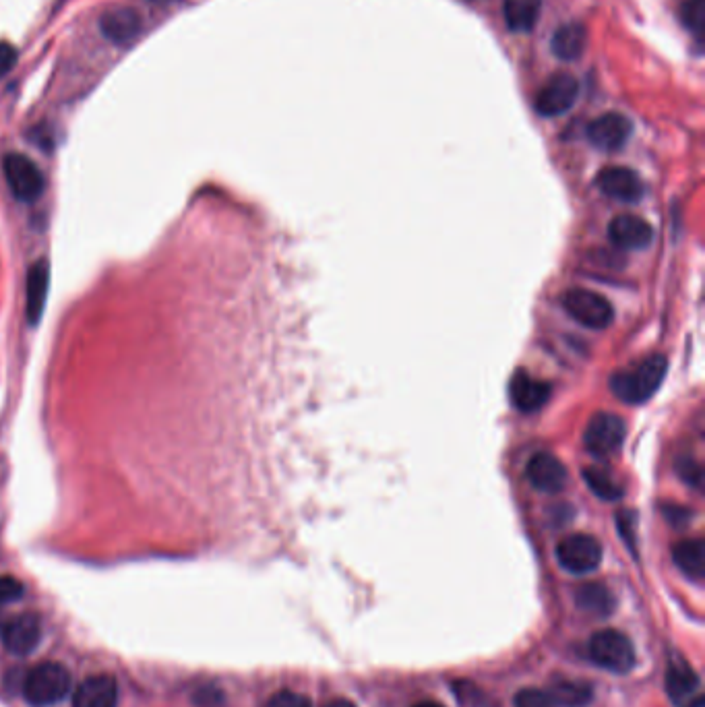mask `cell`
<instances>
[{"instance_id": "cell-24", "label": "cell", "mask_w": 705, "mask_h": 707, "mask_svg": "<svg viewBox=\"0 0 705 707\" xmlns=\"http://www.w3.org/2000/svg\"><path fill=\"white\" fill-rule=\"evenodd\" d=\"M581 476H584L592 493L602 501H608V503L621 501L625 495L623 484L610 472H606L604 468H586Z\"/></svg>"}, {"instance_id": "cell-23", "label": "cell", "mask_w": 705, "mask_h": 707, "mask_svg": "<svg viewBox=\"0 0 705 707\" xmlns=\"http://www.w3.org/2000/svg\"><path fill=\"white\" fill-rule=\"evenodd\" d=\"M557 707H586L594 699V691L584 681L557 679L548 689Z\"/></svg>"}, {"instance_id": "cell-12", "label": "cell", "mask_w": 705, "mask_h": 707, "mask_svg": "<svg viewBox=\"0 0 705 707\" xmlns=\"http://www.w3.org/2000/svg\"><path fill=\"white\" fill-rule=\"evenodd\" d=\"M596 184L602 195L621 203H637L643 197V182L639 174L625 166H608L600 170Z\"/></svg>"}, {"instance_id": "cell-6", "label": "cell", "mask_w": 705, "mask_h": 707, "mask_svg": "<svg viewBox=\"0 0 705 707\" xmlns=\"http://www.w3.org/2000/svg\"><path fill=\"white\" fill-rule=\"evenodd\" d=\"M5 178L13 195L23 203H34L44 195L46 178L38 164L23 156V153H9L3 162Z\"/></svg>"}, {"instance_id": "cell-35", "label": "cell", "mask_w": 705, "mask_h": 707, "mask_svg": "<svg viewBox=\"0 0 705 707\" xmlns=\"http://www.w3.org/2000/svg\"><path fill=\"white\" fill-rule=\"evenodd\" d=\"M3 625H5V623H0V631H3Z\"/></svg>"}, {"instance_id": "cell-20", "label": "cell", "mask_w": 705, "mask_h": 707, "mask_svg": "<svg viewBox=\"0 0 705 707\" xmlns=\"http://www.w3.org/2000/svg\"><path fill=\"white\" fill-rule=\"evenodd\" d=\"M575 604L579 610H584L596 619H606L617 608V598L612 594L604 583L592 581L584 583L575 594Z\"/></svg>"}, {"instance_id": "cell-14", "label": "cell", "mask_w": 705, "mask_h": 707, "mask_svg": "<svg viewBox=\"0 0 705 707\" xmlns=\"http://www.w3.org/2000/svg\"><path fill=\"white\" fill-rule=\"evenodd\" d=\"M509 395L511 402L519 412H538L550 397V385L546 381H540L532 377L526 371H517L511 379L509 385Z\"/></svg>"}, {"instance_id": "cell-34", "label": "cell", "mask_w": 705, "mask_h": 707, "mask_svg": "<svg viewBox=\"0 0 705 707\" xmlns=\"http://www.w3.org/2000/svg\"><path fill=\"white\" fill-rule=\"evenodd\" d=\"M151 3H158V5H166V3H170V0H151Z\"/></svg>"}, {"instance_id": "cell-16", "label": "cell", "mask_w": 705, "mask_h": 707, "mask_svg": "<svg viewBox=\"0 0 705 707\" xmlns=\"http://www.w3.org/2000/svg\"><path fill=\"white\" fill-rule=\"evenodd\" d=\"M118 685L110 674H94L73 693V707H116Z\"/></svg>"}, {"instance_id": "cell-28", "label": "cell", "mask_w": 705, "mask_h": 707, "mask_svg": "<svg viewBox=\"0 0 705 707\" xmlns=\"http://www.w3.org/2000/svg\"><path fill=\"white\" fill-rule=\"evenodd\" d=\"M23 583L13 575H0V604H11L23 598Z\"/></svg>"}, {"instance_id": "cell-2", "label": "cell", "mask_w": 705, "mask_h": 707, "mask_svg": "<svg viewBox=\"0 0 705 707\" xmlns=\"http://www.w3.org/2000/svg\"><path fill=\"white\" fill-rule=\"evenodd\" d=\"M71 693V672L58 662H42L23 679V697L36 707L65 701Z\"/></svg>"}, {"instance_id": "cell-10", "label": "cell", "mask_w": 705, "mask_h": 707, "mask_svg": "<svg viewBox=\"0 0 705 707\" xmlns=\"http://www.w3.org/2000/svg\"><path fill=\"white\" fill-rule=\"evenodd\" d=\"M608 238L621 251H643L654 240V228L639 215L623 213L610 222Z\"/></svg>"}, {"instance_id": "cell-22", "label": "cell", "mask_w": 705, "mask_h": 707, "mask_svg": "<svg viewBox=\"0 0 705 707\" xmlns=\"http://www.w3.org/2000/svg\"><path fill=\"white\" fill-rule=\"evenodd\" d=\"M542 11V0H503V17L515 34H530Z\"/></svg>"}, {"instance_id": "cell-27", "label": "cell", "mask_w": 705, "mask_h": 707, "mask_svg": "<svg viewBox=\"0 0 705 707\" xmlns=\"http://www.w3.org/2000/svg\"><path fill=\"white\" fill-rule=\"evenodd\" d=\"M263 707H313L311 699L296 691H278L267 699Z\"/></svg>"}, {"instance_id": "cell-32", "label": "cell", "mask_w": 705, "mask_h": 707, "mask_svg": "<svg viewBox=\"0 0 705 707\" xmlns=\"http://www.w3.org/2000/svg\"><path fill=\"white\" fill-rule=\"evenodd\" d=\"M323 707H358L356 703H352L350 699H333L329 703H325Z\"/></svg>"}, {"instance_id": "cell-8", "label": "cell", "mask_w": 705, "mask_h": 707, "mask_svg": "<svg viewBox=\"0 0 705 707\" xmlns=\"http://www.w3.org/2000/svg\"><path fill=\"white\" fill-rule=\"evenodd\" d=\"M579 96V81L571 73L550 77L536 94L534 108L544 118H555L569 112Z\"/></svg>"}, {"instance_id": "cell-18", "label": "cell", "mask_w": 705, "mask_h": 707, "mask_svg": "<svg viewBox=\"0 0 705 707\" xmlns=\"http://www.w3.org/2000/svg\"><path fill=\"white\" fill-rule=\"evenodd\" d=\"M50 286V267L48 261L42 259L29 267L27 273V321L29 325H38L42 313L46 309Z\"/></svg>"}, {"instance_id": "cell-1", "label": "cell", "mask_w": 705, "mask_h": 707, "mask_svg": "<svg viewBox=\"0 0 705 707\" xmlns=\"http://www.w3.org/2000/svg\"><path fill=\"white\" fill-rule=\"evenodd\" d=\"M668 371V360L662 354H652L643 358L627 371H619L610 379V389L621 402L629 406L646 404L648 399L660 389Z\"/></svg>"}, {"instance_id": "cell-11", "label": "cell", "mask_w": 705, "mask_h": 707, "mask_svg": "<svg viewBox=\"0 0 705 707\" xmlns=\"http://www.w3.org/2000/svg\"><path fill=\"white\" fill-rule=\"evenodd\" d=\"M0 637H3L5 648L13 656H29L40 645L42 623L36 614L25 612L7 621L3 625V631H0Z\"/></svg>"}, {"instance_id": "cell-15", "label": "cell", "mask_w": 705, "mask_h": 707, "mask_svg": "<svg viewBox=\"0 0 705 707\" xmlns=\"http://www.w3.org/2000/svg\"><path fill=\"white\" fill-rule=\"evenodd\" d=\"M143 21L139 13L131 7H114L108 9L102 19H100V29L102 34L118 46L131 44L139 34H141Z\"/></svg>"}, {"instance_id": "cell-7", "label": "cell", "mask_w": 705, "mask_h": 707, "mask_svg": "<svg viewBox=\"0 0 705 707\" xmlns=\"http://www.w3.org/2000/svg\"><path fill=\"white\" fill-rule=\"evenodd\" d=\"M627 437V424L621 416L600 412L592 416L584 430V445L596 457L615 455Z\"/></svg>"}, {"instance_id": "cell-21", "label": "cell", "mask_w": 705, "mask_h": 707, "mask_svg": "<svg viewBox=\"0 0 705 707\" xmlns=\"http://www.w3.org/2000/svg\"><path fill=\"white\" fill-rule=\"evenodd\" d=\"M674 565L681 569L691 581H703L705 577V542L701 538L683 540L672 548Z\"/></svg>"}, {"instance_id": "cell-19", "label": "cell", "mask_w": 705, "mask_h": 707, "mask_svg": "<svg viewBox=\"0 0 705 707\" xmlns=\"http://www.w3.org/2000/svg\"><path fill=\"white\" fill-rule=\"evenodd\" d=\"M588 46V32L581 23H565L550 38V50L565 63L577 60L586 52Z\"/></svg>"}, {"instance_id": "cell-29", "label": "cell", "mask_w": 705, "mask_h": 707, "mask_svg": "<svg viewBox=\"0 0 705 707\" xmlns=\"http://www.w3.org/2000/svg\"><path fill=\"white\" fill-rule=\"evenodd\" d=\"M195 703L199 707H222L224 703V695L220 689L216 687H201L197 693H195Z\"/></svg>"}, {"instance_id": "cell-13", "label": "cell", "mask_w": 705, "mask_h": 707, "mask_svg": "<svg viewBox=\"0 0 705 707\" xmlns=\"http://www.w3.org/2000/svg\"><path fill=\"white\" fill-rule=\"evenodd\" d=\"M526 478L538 493L557 495L567 484V470L559 457L550 453H536L528 461Z\"/></svg>"}, {"instance_id": "cell-9", "label": "cell", "mask_w": 705, "mask_h": 707, "mask_svg": "<svg viewBox=\"0 0 705 707\" xmlns=\"http://www.w3.org/2000/svg\"><path fill=\"white\" fill-rule=\"evenodd\" d=\"M633 135V125L625 114L608 112L594 118L588 125V139L600 151H619Z\"/></svg>"}, {"instance_id": "cell-5", "label": "cell", "mask_w": 705, "mask_h": 707, "mask_svg": "<svg viewBox=\"0 0 705 707\" xmlns=\"http://www.w3.org/2000/svg\"><path fill=\"white\" fill-rule=\"evenodd\" d=\"M557 561L571 575H588L602 563L604 550L598 538L590 534H573L557 544Z\"/></svg>"}, {"instance_id": "cell-30", "label": "cell", "mask_w": 705, "mask_h": 707, "mask_svg": "<svg viewBox=\"0 0 705 707\" xmlns=\"http://www.w3.org/2000/svg\"><path fill=\"white\" fill-rule=\"evenodd\" d=\"M17 48L9 42H0V79L11 73L17 63Z\"/></svg>"}, {"instance_id": "cell-3", "label": "cell", "mask_w": 705, "mask_h": 707, "mask_svg": "<svg viewBox=\"0 0 705 707\" xmlns=\"http://www.w3.org/2000/svg\"><path fill=\"white\" fill-rule=\"evenodd\" d=\"M588 660L612 674H627L637 664L631 639L617 629L596 631L586 643Z\"/></svg>"}, {"instance_id": "cell-17", "label": "cell", "mask_w": 705, "mask_h": 707, "mask_svg": "<svg viewBox=\"0 0 705 707\" xmlns=\"http://www.w3.org/2000/svg\"><path fill=\"white\" fill-rule=\"evenodd\" d=\"M666 693L668 699L677 705L687 703L691 697L697 695L699 689V676L697 672L683 660V658H674L668 662L666 668Z\"/></svg>"}, {"instance_id": "cell-26", "label": "cell", "mask_w": 705, "mask_h": 707, "mask_svg": "<svg viewBox=\"0 0 705 707\" xmlns=\"http://www.w3.org/2000/svg\"><path fill=\"white\" fill-rule=\"evenodd\" d=\"M513 707H557L553 697L548 695V691L536 689V687H528L517 691L515 699H513Z\"/></svg>"}, {"instance_id": "cell-4", "label": "cell", "mask_w": 705, "mask_h": 707, "mask_svg": "<svg viewBox=\"0 0 705 707\" xmlns=\"http://www.w3.org/2000/svg\"><path fill=\"white\" fill-rule=\"evenodd\" d=\"M563 309L573 321L596 331L606 329L615 321V309H612L610 300L594 290H569L563 296Z\"/></svg>"}, {"instance_id": "cell-33", "label": "cell", "mask_w": 705, "mask_h": 707, "mask_svg": "<svg viewBox=\"0 0 705 707\" xmlns=\"http://www.w3.org/2000/svg\"><path fill=\"white\" fill-rule=\"evenodd\" d=\"M412 707H445L443 703H439V701H433V699H426V701H418V703H414Z\"/></svg>"}, {"instance_id": "cell-25", "label": "cell", "mask_w": 705, "mask_h": 707, "mask_svg": "<svg viewBox=\"0 0 705 707\" xmlns=\"http://www.w3.org/2000/svg\"><path fill=\"white\" fill-rule=\"evenodd\" d=\"M681 21L693 36L701 38L705 29V0H687L681 9Z\"/></svg>"}, {"instance_id": "cell-31", "label": "cell", "mask_w": 705, "mask_h": 707, "mask_svg": "<svg viewBox=\"0 0 705 707\" xmlns=\"http://www.w3.org/2000/svg\"><path fill=\"white\" fill-rule=\"evenodd\" d=\"M679 472H681L683 480H685L691 488H699V486H701L703 472H701V466L697 464V461H693V459H685L683 464L679 466Z\"/></svg>"}]
</instances>
